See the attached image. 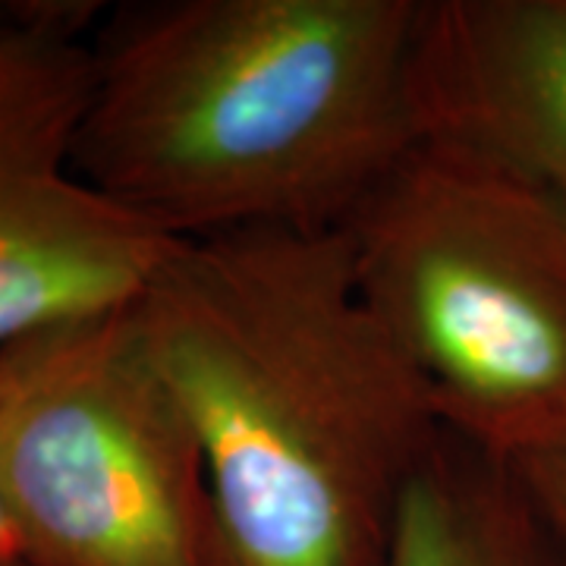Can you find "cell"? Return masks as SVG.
Listing matches in <instances>:
<instances>
[{
  "instance_id": "obj_6",
  "label": "cell",
  "mask_w": 566,
  "mask_h": 566,
  "mask_svg": "<svg viewBox=\"0 0 566 566\" xmlns=\"http://www.w3.org/2000/svg\"><path fill=\"white\" fill-rule=\"evenodd\" d=\"M412 102L422 133L566 199V0H422Z\"/></svg>"
},
{
  "instance_id": "obj_11",
  "label": "cell",
  "mask_w": 566,
  "mask_h": 566,
  "mask_svg": "<svg viewBox=\"0 0 566 566\" xmlns=\"http://www.w3.org/2000/svg\"><path fill=\"white\" fill-rule=\"evenodd\" d=\"M7 7H10V3H7V0H0V17L7 13Z\"/></svg>"
},
{
  "instance_id": "obj_3",
  "label": "cell",
  "mask_w": 566,
  "mask_h": 566,
  "mask_svg": "<svg viewBox=\"0 0 566 566\" xmlns=\"http://www.w3.org/2000/svg\"><path fill=\"white\" fill-rule=\"evenodd\" d=\"M340 230L444 428L506 463L566 444L564 196L422 133Z\"/></svg>"
},
{
  "instance_id": "obj_2",
  "label": "cell",
  "mask_w": 566,
  "mask_h": 566,
  "mask_svg": "<svg viewBox=\"0 0 566 566\" xmlns=\"http://www.w3.org/2000/svg\"><path fill=\"white\" fill-rule=\"evenodd\" d=\"M422 0H139L92 32L73 167L174 240L334 230L422 136Z\"/></svg>"
},
{
  "instance_id": "obj_9",
  "label": "cell",
  "mask_w": 566,
  "mask_h": 566,
  "mask_svg": "<svg viewBox=\"0 0 566 566\" xmlns=\"http://www.w3.org/2000/svg\"><path fill=\"white\" fill-rule=\"evenodd\" d=\"M0 551H20L17 542H13L10 523H7V516H3V506H0Z\"/></svg>"
},
{
  "instance_id": "obj_1",
  "label": "cell",
  "mask_w": 566,
  "mask_h": 566,
  "mask_svg": "<svg viewBox=\"0 0 566 566\" xmlns=\"http://www.w3.org/2000/svg\"><path fill=\"white\" fill-rule=\"evenodd\" d=\"M126 318L199 434L237 566H387L444 422L340 227L182 240Z\"/></svg>"
},
{
  "instance_id": "obj_10",
  "label": "cell",
  "mask_w": 566,
  "mask_h": 566,
  "mask_svg": "<svg viewBox=\"0 0 566 566\" xmlns=\"http://www.w3.org/2000/svg\"><path fill=\"white\" fill-rule=\"evenodd\" d=\"M0 566H41L35 560H29L20 551H0Z\"/></svg>"
},
{
  "instance_id": "obj_8",
  "label": "cell",
  "mask_w": 566,
  "mask_h": 566,
  "mask_svg": "<svg viewBox=\"0 0 566 566\" xmlns=\"http://www.w3.org/2000/svg\"><path fill=\"white\" fill-rule=\"evenodd\" d=\"M513 465L520 469L528 491L535 494V501L542 504L545 516L566 542V444Z\"/></svg>"
},
{
  "instance_id": "obj_4",
  "label": "cell",
  "mask_w": 566,
  "mask_h": 566,
  "mask_svg": "<svg viewBox=\"0 0 566 566\" xmlns=\"http://www.w3.org/2000/svg\"><path fill=\"white\" fill-rule=\"evenodd\" d=\"M0 506L41 566H237L199 434L126 308L0 349Z\"/></svg>"
},
{
  "instance_id": "obj_5",
  "label": "cell",
  "mask_w": 566,
  "mask_h": 566,
  "mask_svg": "<svg viewBox=\"0 0 566 566\" xmlns=\"http://www.w3.org/2000/svg\"><path fill=\"white\" fill-rule=\"evenodd\" d=\"M98 10L20 0L0 17V349L133 305L182 243L73 167Z\"/></svg>"
},
{
  "instance_id": "obj_7",
  "label": "cell",
  "mask_w": 566,
  "mask_h": 566,
  "mask_svg": "<svg viewBox=\"0 0 566 566\" xmlns=\"http://www.w3.org/2000/svg\"><path fill=\"white\" fill-rule=\"evenodd\" d=\"M387 566H566L520 469L444 428L409 482Z\"/></svg>"
}]
</instances>
